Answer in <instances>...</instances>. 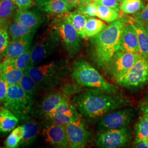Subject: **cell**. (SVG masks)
Here are the masks:
<instances>
[{
  "mask_svg": "<svg viewBox=\"0 0 148 148\" xmlns=\"http://www.w3.org/2000/svg\"><path fill=\"white\" fill-rule=\"evenodd\" d=\"M71 9L78 8L82 4L81 0H65Z\"/></svg>",
  "mask_w": 148,
  "mask_h": 148,
  "instance_id": "42",
  "label": "cell"
},
{
  "mask_svg": "<svg viewBox=\"0 0 148 148\" xmlns=\"http://www.w3.org/2000/svg\"><path fill=\"white\" fill-rule=\"evenodd\" d=\"M142 57L140 53L125 52L119 50L102 69L108 78L115 81L126 74Z\"/></svg>",
  "mask_w": 148,
  "mask_h": 148,
  "instance_id": "8",
  "label": "cell"
},
{
  "mask_svg": "<svg viewBox=\"0 0 148 148\" xmlns=\"http://www.w3.org/2000/svg\"><path fill=\"white\" fill-rule=\"evenodd\" d=\"M140 109L143 114V116L148 121V102L143 104L141 106Z\"/></svg>",
  "mask_w": 148,
  "mask_h": 148,
  "instance_id": "43",
  "label": "cell"
},
{
  "mask_svg": "<svg viewBox=\"0 0 148 148\" xmlns=\"http://www.w3.org/2000/svg\"><path fill=\"white\" fill-rule=\"evenodd\" d=\"M18 117L7 108L0 110V133H7L13 130L19 122Z\"/></svg>",
  "mask_w": 148,
  "mask_h": 148,
  "instance_id": "22",
  "label": "cell"
},
{
  "mask_svg": "<svg viewBox=\"0 0 148 148\" xmlns=\"http://www.w3.org/2000/svg\"><path fill=\"white\" fill-rule=\"evenodd\" d=\"M61 41L58 34L52 25L37 39L32 47L31 60L29 66H34L56 53Z\"/></svg>",
  "mask_w": 148,
  "mask_h": 148,
  "instance_id": "6",
  "label": "cell"
},
{
  "mask_svg": "<svg viewBox=\"0 0 148 148\" xmlns=\"http://www.w3.org/2000/svg\"><path fill=\"white\" fill-rule=\"evenodd\" d=\"M42 134L47 143L57 148H69V140L65 127L49 123L43 128Z\"/></svg>",
  "mask_w": 148,
  "mask_h": 148,
  "instance_id": "14",
  "label": "cell"
},
{
  "mask_svg": "<svg viewBox=\"0 0 148 148\" xmlns=\"http://www.w3.org/2000/svg\"><path fill=\"white\" fill-rule=\"evenodd\" d=\"M134 147L137 148H148V140L145 139L139 143H135Z\"/></svg>",
  "mask_w": 148,
  "mask_h": 148,
  "instance_id": "44",
  "label": "cell"
},
{
  "mask_svg": "<svg viewBox=\"0 0 148 148\" xmlns=\"http://www.w3.org/2000/svg\"><path fill=\"white\" fill-rule=\"evenodd\" d=\"M45 19L44 15L38 10L18 9L16 11L14 21L19 22L27 27L37 29Z\"/></svg>",
  "mask_w": 148,
  "mask_h": 148,
  "instance_id": "16",
  "label": "cell"
},
{
  "mask_svg": "<svg viewBox=\"0 0 148 148\" xmlns=\"http://www.w3.org/2000/svg\"><path fill=\"white\" fill-rule=\"evenodd\" d=\"M77 11L82 13L87 18H93L97 16L98 5L94 2L82 4L77 8Z\"/></svg>",
  "mask_w": 148,
  "mask_h": 148,
  "instance_id": "34",
  "label": "cell"
},
{
  "mask_svg": "<svg viewBox=\"0 0 148 148\" xmlns=\"http://www.w3.org/2000/svg\"><path fill=\"white\" fill-rule=\"evenodd\" d=\"M8 22V19H0V57H3V58L10 42V36L7 29Z\"/></svg>",
  "mask_w": 148,
  "mask_h": 148,
  "instance_id": "27",
  "label": "cell"
},
{
  "mask_svg": "<svg viewBox=\"0 0 148 148\" xmlns=\"http://www.w3.org/2000/svg\"><path fill=\"white\" fill-rule=\"evenodd\" d=\"M98 5L97 16L99 18L108 23H112L118 19L119 16L118 11L102 5Z\"/></svg>",
  "mask_w": 148,
  "mask_h": 148,
  "instance_id": "30",
  "label": "cell"
},
{
  "mask_svg": "<svg viewBox=\"0 0 148 148\" xmlns=\"http://www.w3.org/2000/svg\"><path fill=\"white\" fill-rule=\"evenodd\" d=\"M19 85L32 98L37 93L39 88L36 82L25 71Z\"/></svg>",
  "mask_w": 148,
  "mask_h": 148,
  "instance_id": "28",
  "label": "cell"
},
{
  "mask_svg": "<svg viewBox=\"0 0 148 148\" xmlns=\"http://www.w3.org/2000/svg\"><path fill=\"white\" fill-rule=\"evenodd\" d=\"M4 106L19 120L24 121L29 118L33 101L32 98L27 95L19 84L8 85Z\"/></svg>",
  "mask_w": 148,
  "mask_h": 148,
  "instance_id": "7",
  "label": "cell"
},
{
  "mask_svg": "<svg viewBox=\"0 0 148 148\" xmlns=\"http://www.w3.org/2000/svg\"><path fill=\"white\" fill-rule=\"evenodd\" d=\"M82 88V86L77 85H66L65 86L63 89V92L66 95H67L68 97V95H71L73 94H76V93H79L81 91H82V90H81Z\"/></svg>",
  "mask_w": 148,
  "mask_h": 148,
  "instance_id": "35",
  "label": "cell"
},
{
  "mask_svg": "<svg viewBox=\"0 0 148 148\" xmlns=\"http://www.w3.org/2000/svg\"><path fill=\"white\" fill-rule=\"evenodd\" d=\"M145 27L146 30H147V32H148V22L146 23V24H145Z\"/></svg>",
  "mask_w": 148,
  "mask_h": 148,
  "instance_id": "47",
  "label": "cell"
},
{
  "mask_svg": "<svg viewBox=\"0 0 148 148\" xmlns=\"http://www.w3.org/2000/svg\"><path fill=\"white\" fill-rule=\"evenodd\" d=\"M20 140L16 137L12 132L5 140V147L8 148H17L20 144Z\"/></svg>",
  "mask_w": 148,
  "mask_h": 148,
  "instance_id": "37",
  "label": "cell"
},
{
  "mask_svg": "<svg viewBox=\"0 0 148 148\" xmlns=\"http://www.w3.org/2000/svg\"><path fill=\"white\" fill-rule=\"evenodd\" d=\"M128 22L132 26L137 34L140 54L144 57L148 58V33L144 24L133 17L130 18Z\"/></svg>",
  "mask_w": 148,
  "mask_h": 148,
  "instance_id": "20",
  "label": "cell"
},
{
  "mask_svg": "<svg viewBox=\"0 0 148 148\" xmlns=\"http://www.w3.org/2000/svg\"><path fill=\"white\" fill-rule=\"evenodd\" d=\"M31 48H30L24 53H22L17 58L11 59L12 63L16 69H20L25 71L30 65L32 54Z\"/></svg>",
  "mask_w": 148,
  "mask_h": 148,
  "instance_id": "32",
  "label": "cell"
},
{
  "mask_svg": "<svg viewBox=\"0 0 148 148\" xmlns=\"http://www.w3.org/2000/svg\"><path fill=\"white\" fill-rule=\"evenodd\" d=\"M66 17L69 22L79 34L81 38H86L85 27L87 17L79 11H76L66 13Z\"/></svg>",
  "mask_w": 148,
  "mask_h": 148,
  "instance_id": "25",
  "label": "cell"
},
{
  "mask_svg": "<svg viewBox=\"0 0 148 148\" xmlns=\"http://www.w3.org/2000/svg\"><path fill=\"white\" fill-rule=\"evenodd\" d=\"M133 18L143 23L148 22V5L144 7L141 11L133 14Z\"/></svg>",
  "mask_w": 148,
  "mask_h": 148,
  "instance_id": "36",
  "label": "cell"
},
{
  "mask_svg": "<svg viewBox=\"0 0 148 148\" xmlns=\"http://www.w3.org/2000/svg\"><path fill=\"white\" fill-rule=\"evenodd\" d=\"M17 7L11 0H0V19L12 16Z\"/></svg>",
  "mask_w": 148,
  "mask_h": 148,
  "instance_id": "33",
  "label": "cell"
},
{
  "mask_svg": "<svg viewBox=\"0 0 148 148\" xmlns=\"http://www.w3.org/2000/svg\"><path fill=\"white\" fill-rule=\"evenodd\" d=\"M13 132L14 134L16 137L18 138L20 141L22 139L24 135V129L23 126H18L13 131Z\"/></svg>",
  "mask_w": 148,
  "mask_h": 148,
  "instance_id": "41",
  "label": "cell"
},
{
  "mask_svg": "<svg viewBox=\"0 0 148 148\" xmlns=\"http://www.w3.org/2000/svg\"><path fill=\"white\" fill-rule=\"evenodd\" d=\"M24 135L20 144L23 146L30 145L37 138L39 133V126L37 122L35 120L27 121L23 126Z\"/></svg>",
  "mask_w": 148,
  "mask_h": 148,
  "instance_id": "23",
  "label": "cell"
},
{
  "mask_svg": "<svg viewBox=\"0 0 148 148\" xmlns=\"http://www.w3.org/2000/svg\"><path fill=\"white\" fill-rule=\"evenodd\" d=\"M24 73V71L16 69L11 59L3 60L0 63V78L8 85L19 84Z\"/></svg>",
  "mask_w": 148,
  "mask_h": 148,
  "instance_id": "18",
  "label": "cell"
},
{
  "mask_svg": "<svg viewBox=\"0 0 148 148\" xmlns=\"http://www.w3.org/2000/svg\"><path fill=\"white\" fill-rule=\"evenodd\" d=\"M147 140H148V137L147 138Z\"/></svg>",
  "mask_w": 148,
  "mask_h": 148,
  "instance_id": "52",
  "label": "cell"
},
{
  "mask_svg": "<svg viewBox=\"0 0 148 148\" xmlns=\"http://www.w3.org/2000/svg\"><path fill=\"white\" fill-rule=\"evenodd\" d=\"M70 70L67 61L60 59L39 66H29L25 72L32 77L39 87L49 90L56 87Z\"/></svg>",
  "mask_w": 148,
  "mask_h": 148,
  "instance_id": "4",
  "label": "cell"
},
{
  "mask_svg": "<svg viewBox=\"0 0 148 148\" xmlns=\"http://www.w3.org/2000/svg\"><path fill=\"white\" fill-rule=\"evenodd\" d=\"M115 82L122 88L128 90L137 89L148 84V58L142 56Z\"/></svg>",
  "mask_w": 148,
  "mask_h": 148,
  "instance_id": "9",
  "label": "cell"
},
{
  "mask_svg": "<svg viewBox=\"0 0 148 148\" xmlns=\"http://www.w3.org/2000/svg\"><path fill=\"white\" fill-rule=\"evenodd\" d=\"M37 5L41 10L52 16L64 14L72 10L65 0H47Z\"/></svg>",
  "mask_w": 148,
  "mask_h": 148,
  "instance_id": "21",
  "label": "cell"
},
{
  "mask_svg": "<svg viewBox=\"0 0 148 148\" xmlns=\"http://www.w3.org/2000/svg\"><path fill=\"white\" fill-rule=\"evenodd\" d=\"M66 96L63 92H53L48 94L38 106L37 114L45 117L58 106Z\"/></svg>",
  "mask_w": 148,
  "mask_h": 148,
  "instance_id": "19",
  "label": "cell"
},
{
  "mask_svg": "<svg viewBox=\"0 0 148 148\" xmlns=\"http://www.w3.org/2000/svg\"><path fill=\"white\" fill-rule=\"evenodd\" d=\"M148 137V121L144 117H140L135 126V143L144 140Z\"/></svg>",
  "mask_w": 148,
  "mask_h": 148,
  "instance_id": "31",
  "label": "cell"
},
{
  "mask_svg": "<svg viewBox=\"0 0 148 148\" xmlns=\"http://www.w3.org/2000/svg\"><path fill=\"white\" fill-rule=\"evenodd\" d=\"M133 117L134 112L132 108H121L102 117L97 128L100 131L127 127Z\"/></svg>",
  "mask_w": 148,
  "mask_h": 148,
  "instance_id": "13",
  "label": "cell"
},
{
  "mask_svg": "<svg viewBox=\"0 0 148 148\" xmlns=\"http://www.w3.org/2000/svg\"><path fill=\"white\" fill-rule=\"evenodd\" d=\"M101 0H93V2L95 3H98Z\"/></svg>",
  "mask_w": 148,
  "mask_h": 148,
  "instance_id": "48",
  "label": "cell"
},
{
  "mask_svg": "<svg viewBox=\"0 0 148 148\" xmlns=\"http://www.w3.org/2000/svg\"><path fill=\"white\" fill-rule=\"evenodd\" d=\"M19 10H25L31 8L33 5V0H11Z\"/></svg>",
  "mask_w": 148,
  "mask_h": 148,
  "instance_id": "38",
  "label": "cell"
},
{
  "mask_svg": "<svg viewBox=\"0 0 148 148\" xmlns=\"http://www.w3.org/2000/svg\"><path fill=\"white\" fill-rule=\"evenodd\" d=\"M82 4H85V3H90L93 2V0H81Z\"/></svg>",
  "mask_w": 148,
  "mask_h": 148,
  "instance_id": "45",
  "label": "cell"
},
{
  "mask_svg": "<svg viewBox=\"0 0 148 148\" xmlns=\"http://www.w3.org/2000/svg\"><path fill=\"white\" fill-rule=\"evenodd\" d=\"M65 129L69 148H85L92 138V133L81 116L69 123L65 126Z\"/></svg>",
  "mask_w": 148,
  "mask_h": 148,
  "instance_id": "12",
  "label": "cell"
},
{
  "mask_svg": "<svg viewBox=\"0 0 148 148\" xmlns=\"http://www.w3.org/2000/svg\"><path fill=\"white\" fill-rule=\"evenodd\" d=\"M147 1H148V0H147Z\"/></svg>",
  "mask_w": 148,
  "mask_h": 148,
  "instance_id": "53",
  "label": "cell"
},
{
  "mask_svg": "<svg viewBox=\"0 0 148 148\" xmlns=\"http://www.w3.org/2000/svg\"><path fill=\"white\" fill-rule=\"evenodd\" d=\"M2 59H3V57H0V63H1V60H2Z\"/></svg>",
  "mask_w": 148,
  "mask_h": 148,
  "instance_id": "49",
  "label": "cell"
},
{
  "mask_svg": "<svg viewBox=\"0 0 148 148\" xmlns=\"http://www.w3.org/2000/svg\"><path fill=\"white\" fill-rule=\"evenodd\" d=\"M129 128L100 130L94 137L95 145L100 148H121L126 145L131 139Z\"/></svg>",
  "mask_w": 148,
  "mask_h": 148,
  "instance_id": "10",
  "label": "cell"
},
{
  "mask_svg": "<svg viewBox=\"0 0 148 148\" xmlns=\"http://www.w3.org/2000/svg\"><path fill=\"white\" fill-rule=\"evenodd\" d=\"M71 76L76 84L82 87L116 93L119 87L110 83L86 60L79 57L74 60L71 69Z\"/></svg>",
  "mask_w": 148,
  "mask_h": 148,
  "instance_id": "3",
  "label": "cell"
},
{
  "mask_svg": "<svg viewBox=\"0 0 148 148\" xmlns=\"http://www.w3.org/2000/svg\"><path fill=\"white\" fill-rule=\"evenodd\" d=\"M121 0H118L119 2H121Z\"/></svg>",
  "mask_w": 148,
  "mask_h": 148,
  "instance_id": "50",
  "label": "cell"
},
{
  "mask_svg": "<svg viewBox=\"0 0 148 148\" xmlns=\"http://www.w3.org/2000/svg\"><path fill=\"white\" fill-rule=\"evenodd\" d=\"M96 4H99L110 7L118 12L120 10V5L119 4L118 0H101Z\"/></svg>",
  "mask_w": 148,
  "mask_h": 148,
  "instance_id": "40",
  "label": "cell"
},
{
  "mask_svg": "<svg viewBox=\"0 0 148 148\" xmlns=\"http://www.w3.org/2000/svg\"><path fill=\"white\" fill-rule=\"evenodd\" d=\"M107 27L108 25L104 22L99 19L93 18L87 19L85 27V39L88 40L95 36L105 29Z\"/></svg>",
  "mask_w": 148,
  "mask_h": 148,
  "instance_id": "26",
  "label": "cell"
},
{
  "mask_svg": "<svg viewBox=\"0 0 148 148\" xmlns=\"http://www.w3.org/2000/svg\"><path fill=\"white\" fill-rule=\"evenodd\" d=\"M147 99H148V95H147Z\"/></svg>",
  "mask_w": 148,
  "mask_h": 148,
  "instance_id": "51",
  "label": "cell"
},
{
  "mask_svg": "<svg viewBox=\"0 0 148 148\" xmlns=\"http://www.w3.org/2000/svg\"><path fill=\"white\" fill-rule=\"evenodd\" d=\"M73 102L81 115L88 118H97L128 106L131 101L119 92L109 93L88 88L75 95Z\"/></svg>",
  "mask_w": 148,
  "mask_h": 148,
  "instance_id": "1",
  "label": "cell"
},
{
  "mask_svg": "<svg viewBox=\"0 0 148 148\" xmlns=\"http://www.w3.org/2000/svg\"><path fill=\"white\" fill-rule=\"evenodd\" d=\"M81 116L74 104L71 103L68 96L65 97L58 106L48 114L45 118L49 123L66 126L69 123Z\"/></svg>",
  "mask_w": 148,
  "mask_h": 148,
  "instance_id": "11",
  "label": "cell"
},
{
  "mask_svg": "<svg viewBox=\"0 0 148 148\" xmlns=\"http://www.w3.org/2000/svg\"><path fill=\"white\" fill-rule=\"evenodd\" d=\"M52 25L58 32L61 43L69 58H75L82 48L81 37L68 20L66 13L58 16Z\"/></svg>",
  "mask_w": 148,
  "mask_h": 148,
  "instance_id": "5",
  "label": "cell"
},
{
  "mask_svg": "<svg viewBox=\"0 0 148 148\" xmlns=\"http://www.w3.org/2000/svg\"><path fill=\"white\" fill-rule=\"evenodd\" d=\"M119 50L125 52L140 53L137 34L130 23L126 24L123 30Z\"/></svg>",
  "mask_w": 148,
  "mask_h": 148,
  "instance_id": "15",
  "label": "cell"
},
{
  "mask_svg": "<svg viewBox=\"0 0 148 148\" xmlns=\"http://www.w3.org/2000/svg\"><path fill=\"white\" fill-rule=\"evenodd\" d=\"M33 38L34 36H29L11 40L6 49L3 60L16 58L31 48Z\"/></svg>",
  "mask_w": 148,
  "mask_h": 148,
  "instance_id": "17",
  "label": "cell"
},
{
  "mask_svg": "<svg viewBox=\"0 0 148 148\" xmlns=\"http://www.w3.org/2000/svg\"><path fill=\"white\" fill-rule=\"evenodd\" d=\"M144 7L142 0H121L120 10L127 14H134Z\"/></svg>",
  "mask_w": 148,
  "mask_h": 148,
  "instance_id": "29",
  "label": "cell"
},
{
  "mask_svg": "<svg viewBox=\"0 0 148 148\" xmlns=\"http://www.w3.org/2000/svg\"><path fill=\"white\" fill-rule=\"evenodd\" d=\"M36 1V3H41V2H44V1H47V0H35Z\"/></svg>",
  "mask_w": 148,
  "mask_h": 148,
  "instance_id": "46",
  "label": "cell"
},
{
  "mask_svg": "<svg viewBox=\"0 0 148 148\" xmlns=\"http://www.w3.org/2000/svg\"><path fill=\"white\" fill-rule=\"evenodd\" d=\"M8 84L0 78V104L5 102L7 95Z\"/></svg>",
  "mask_w": 148,
  "mask_h": 148,
  "instance_id": "39",
  "label": "cell"
},
{
  "mask_svg": "<svg viewBox=\"0 0 148 148\" xmlns=\"http://www.w3.org/2000/svg\"><path fill=\"white\" fill-rule=\"evenodd\" d=\"M37 29L27 27L19 22L14 21L9 27L8 32L11 40H15L23 37L34 36Z\"/></svg>",
  "mask_w": 148,
  "mask_h": 148,
  "instance_id": "24",
  "label": "cell"
},
{
  "mask_svg": "<svg viewBox=\"0 0 148 148\" xmlns=\"http://www.w3.org/2000/svg\"><path fill=\"white\" fill-rule=\"evenodd\" d=\"M127 22L125 18L117 19L89 39L88 54L98 68H102L120 49L122 33Z\"/></svg>",
  "mask_w": 148,
  "mask_h": 148,
  "instance_id": "2",
  "label": "cell"
}]
</instances>
